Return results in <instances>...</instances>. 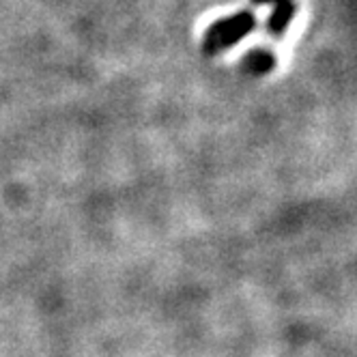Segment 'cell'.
Here are the masks:
<instances>
[{"label":"cell","instance_id":"1","mask_svg":"<svg viewBox=\"0 0 357 357\" xmlns=\"http://www.w3.org/2000/svg\"><path fill=\"white\" fill-rule=\"evenodd\" d=\"M254 26H257V17L250 11H239L235 15L222 17L207 29L205 39H202V50L207 54H218L245 39L254 31Z\"/></svg>","mask_w":357,"mask_h":357},{"label":"cell","instance_id":"2","mask_svg":"<svg viewBox=\"0 0 357 357\" xmlns=\"http://www.w3.org/2000/svg\"><path fill=\"white\" fill-rule=\"evenodd\" d=\"M295 11H297V7H295L293 0H284V3L275 5L273 13L267 20L269 35H282L287 31V26L291 24V20L295 17Z\"/></svg>","mask_w":357,"mask_h":357},{"label":"cell","instance_id":"3","mask_svg":"<svg viewBox=\"0 0 357 357\" xmlns=\"http://www.w3.org/2000/svg\"><path fill=\"white\" fill-rule=\"evenodd\" d=\"M245 69L248 71H254V73H267L269 69H273L275 65V59L273 54L265 52V50H257V52H250L245 56Z\"/></svg>","mask_w":357,"mask_h":357},{"label":"cell","instance_id":"4","mask_svg":"<svg viewBox=\"0 0 357 357\" xmlns=\"http://www.w3.org/2000/svg\"><path fill=\"white\" fill-rule=\"evenodd\" d=\"M254 5H280L284 3V0H252Z\"/></svg>","mask_w":357,"mask_h":357}]
</instances>
